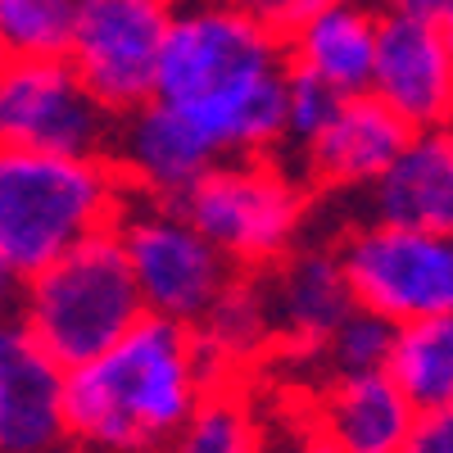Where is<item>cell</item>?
I'll return each mask as SVG.
<instances>
[{"instance_id":"cell-9","label":"cell","mask_w":453,"mask_h":453,"mask_svg":"<svg viewBox=\"0 0 453 453\" xmlns=\"http://www.w3.org/2000/svg\"><path fill=\"white\" fill-rule=\"evenodd\" d=\"M113 119L64 55L0 59V145L42 155H109Z\"/></svg>"},{"instance_id":"cell-19","label":"cell","mask_w":453,"mask_h":453,"mask_svg":"<svg viewBox=\"0 0 453 453\" xmlns=\"http://www.w3.org/2000/svg\"><path fill=\"white\" fill-rule=\"evenodd\" d=\"M159 453H263V395L254 376L218 381Z\"/></svg>"},{"instance_id":"cell-20","label":"cell","mask_w":453,"mask_h":453,"mask_svg":"<svg viewBox=\"0 0 453 453\" xmlns=\"http://www.w3.org/2000/svg\"><path fill=\"white\" fill-rule=\"evenodd\" d=\"M386 376L418 408H453V318H422L395 326Z\"/></svg>"},{"instance_id":"cell-14","label":"cell","mask_w":453,"mask_h":453,"mask_svg":"<svg viewBox=\"0 0 453 453\" xmlns=\"http://www.w3.org/2000/svg\"><path fill=\"white\" fill-rule=\"evenodd\" d=\"M403 141L408 127L376 96L358 91L335 104L331 123L290 164L309 181V191H367L403 150Z\"/></svg>"},{"instance_id":"cell-16","label":"cell","mask_w":453,"mask_h":453,"mask_svg":"<svg viewBox=\"0 0 453 453\" xmlns=\"http://www.w3.org/2000/svg\"><path fill=\"white\" fill-rule=\"evenodd\" d=\"M367 218L422 232H453V136L449 127L408 132L403 150L367 186Z\"/></svg>"},{"instance_id":"cell-2","label":"cell","mask_w":453,"mask_h":453,"mask_svg":"<svg viewBox=\"0 0 453 453\" xmlns=\"http://www.w3.org/2000/svg\"><path fill=\"white\" fill-rule=\"evenodd\" d=\"M218 381L191 326L145 313L109 349L68 367L64 431L82 453H159Z\"/></svg>"},{"instance_id":"cell-25","label":"cell","mask_w":453,"mask_h":453,"mask_svg":"<svg viewBox=\"0 0 453 453\" xmlns=\"http://www.w3.org/2000/svg\"><path fill=\"white\" fill-rule=\"evenodd\" d=\"M395 453H453V408L418 412V422Z\"/></svg>"},{"instance_id":"cell-22","label":"cell","mask_w":453,"mask_h":453,"mask_svg":"<svg viewBox=\"0 0 453 453\" xmlns=\"http://www.w3.org/2000/svg\"><path fill=\"white\" fill-rule=\"evenodd\" d=\"M78 0H0L5 55H64Z\"/></svg>"},{"instance_id":"cell-5","label":"cell","mask_w":453,"mask_h":453,"mask_svg":"<svg viewBox=\"0 0 453 453\" xmlns=\"http://www.w3.org/2000/svg\"><path fill=\"white\" fill-rule=\"evenodd\" d=\"M177 209L236 273H263L304 241L313 191L277 155L213 164Z\"/></svg>"},{"instance_id":"cell-21","label":"cell","mask_w":453,"mask_h":453,"mask_svg":"<svg viewBox=\"0 0 453 453\" xmlns=\"http://www.w3.org/2000/svg\"><path fill=\"white\" fill-rule=\"evenodd\" d=\"M390 345H395V322L354 304L345 318H340V326L322 340V349L309 358V372L318 376V381H326V376L386 372Z\"/></svg>"},{"instance_id":"cell-3","label":"cell","mask_w":453,"mask_h":453,"mask_svg":"<svg viewBox=\"0 0 453 453\" xmlns=\"http://www.w3.org/2000/svg\"><path fill=\"white\" fill-rule=\"evenodd\" d=\"M123 200L109 155L0 145V268L27 281L78 241L109 232Z\"/></svg>"},{"instance_id":"cell-17","label":"cell","mask_w":453,"mask_h":453,"mask_svg":"<svg viewBox=\"0 0 453 453\" xmlns=\"http://www.w3.org/2000/svg\"><path fill=\"white\" fill-rule=\"evenodd\" d=\"M304 390L313 422L335 453H395L418 422V408L399 395L386 372L326 376Z\"/></svg>"},{"instance_id":"cell-11","label":"cell","mask_w":453,"mask_h":453,"mask_svg":"<svg viewBox=\"0 0 453 453\" xmlns=\"http://www.w3.org/2000/svg\"><path fill=\"white\" fill-rule=\"evenodd\" d=\"M258 281H263L273 340H277L273 363L309 367V358L322 349V340L354 309V295H349L345 273H340L335 245L299 241L295 250H286L273 263V268H263Z\"/></svg>"},{"instance_id":"cell-26","label":"cell","mask_w":453,"mask_h":453,"mask_svg":"<svg viewBox=\"0 0 453 453\" xmlns=\"http://www.w3.org/2000/svg\"><path fill=\"white\" fill-rule=\"evenodd\" d=\"M241 5H245L254 19H263L273 32H286L295 19H304V14L318 10V5H331V0H241Z\"/></svg>"},{"instance_id":"cell-13","label":"cell","mask_w":453,"mask_h":453,"mask_svg":"<svg viewBox=\"0 0 453 453\" xmlns=\"http://www.w3.org/2000/svg\"><path fill=\"white\" fill-rule=\"evenodd\" d=\"M68 367L19 318H0V453H42L64 431Z\"/></svg>"},{"instance_id":"cell-6","label":"cell","mask_w":453,"mask_h":453,"mask_svg":"<svg viewBox=\"0 0 453 453\" xmlns=\"http://www.w3.org/2000/svg\"><path fill=\"white\" fill-rule=\"evenodd\" d=\"M109 232L127 258L141 309L177 326H196L218 299V290L226 286V277L236 273L196 232V222L164 200L127 196Z\"/></svg>"},{"instance_id":"cell-12","label":"cell","mask_w":453,"mask_h":453,"mask_svg":"<svg viewBox=\"0 0 453 453\" xmlns=\"http://www.w3.org/2000/svg\"><path fill=\"white\" fill-rule=\"evenodd\" d=\"M109 164L127 196L177 204L218 159L173 109H164L159 100H145L123 119H113Z\"/></svg>"},{"instance_id":"cell-28","label":"cell","mask_w":453,"mask_h":453,"mask_svg":"<svg viewBox=\"0 0 453 453\" xmlns=\"http://www.w3.org/2000/svg\"><path fill=\"white\" fill-rule=\"evenodd\" d=\"M42 453H82L73 440H59V444H50V449H42Z\"/></svg>"},{"instance_id":"cell-7","label":"cell","mask_w":453,"mask_h":453,"mask_svg":"<svg viewBox=\"0 0 453 453\" xmlns=\"http://www.w3.org/2000/svg\"><path fill=\"white\" fill-rule=\"evenodd\" d=\"M335 258L358 309L395 326L453 318V236L367 218L335 241Z\"/></svg>"},{"instance_id":"cell-1","label":"cell","mask_w":453,"mask_h":453,"mask_svg":"<svg viewBox=\"0 0 453 453\" xmlns=\"http://www.w3.org/2000/svg\"><path fill=\"white\" fill-rule=\"evenodd\" d=\"M290 64L281 32L241 0H200L168 14L150 100L173 109L213 159L281 155V104Z\"/></svg>"},{"instance_id":"cell-27","label":"cell","mask_w":453,"mask_h":453,"mask_svg":"<svg viewBox=\"0 0 453 453\" xmlns=\"http://www.w3.org/2000/svg\"><path fill=\"white\" fill-rule=\"evenodd\" d=\"M376 10L403 14V19H422V23H440V27H453V0H376Z\"/></svg>"},{"instance_id":"cell-30","label":"cell","mask_w":453,"mask_h":453,"mask_svg":"<svg viewBox=\"0 0 453 453\" xmlns=\"http://www.w3.org/2000/svg\"><path fill=\"white\" fill-rule=\"evenodd\" d=\"M0 59H5V42H0Z\"/></svg>"},{"instance_id":"cell-10","label":"cell","mask_w":453,"mask_h":453,"mask_svg":"<svg viewBox=\"0 0 453 453\" xmlns=\"http://www.w3.org/2000/svg\"><path fill=\"white\" fill-rule=\"evenodd\" d=\"M367 96L381 100L408 132L449 127V113H453V27L381 10Z\"/></svg>"},{"instance_id":"cell-18","label":"cell","mask_w":453,"mask_h":453,"mask_svg":"<svg viewBox=\"0 0 453 453\" xmlns=\"http://www.w3.org/2000/svg\"><path fill=\"white\" fill-rule=\"evenodd\" d=\"M200 349L218 367L222 381L232 376H258L273 363L277 340H273V318H268V299H263L258 273H232L209 313L191 326Z\"/></svg>"},{"instance_id":"cell-4","label":"cell","mask_w":453,"mask_h":453,"mask_svg":"<svg viewBox=\"0 0 453 453\" xmlns=\"http://www.w3.org/2000/svg\"><path fill=\"white\" fill-rule=\"evenodd\" d=\"M14 318L64 367H78L136 326L145 309L113 232H96L23 281Z\"/></svg>"},{"instance_id":"cell-15","label":"cell","mask_w":453,"mask_h":453,"mask_svg":"<svg viewBox=\"0 0 453 453\" xmlns=\"http://www.w3.org/2000/svg\"><path fill=\"white\" fill-rule=\"evenodd\" d=\"M376 23H381V10L372 0H331V5L309 10L281 32L290 73H304V78L331 87L335 96L367 91Z\"/></svg>"},{"instance_id":"cell-8","label":"cell","mask_w":453,"mask_h":453,"mask_svg":"<svg viewBox=\"0 0 453 453\" xmlns=\"http://www.w3.org/2000/svg\"><path fill=\"white\" fill-rule=\"evenodd\" d=\"M168 14L164 0H78L64 64L109 119H123L150 100Z\"/></svg>"},{"instance_id":"cell-24","label":"cell","mask_w":453,"mask_h":453,"mask_svg":"<svg viewBox=\"0 0 453 453\" xmlns=\"http://www.w3.org/2000/svg\"><path fill=\"white\" fill-rule=\"evenodd\" d=\"M340 100H345V96H335L331 87L304 78V73H290L286 104H281V150H286L290 159L331 123V113H335Z\"/></svg>"},{"instance_id":"cell-23","label":"cell","mask_w":453,"mask_h":453,"mask_svg":"<svg viewBox=\"0 0 453 453\" xmlns=\"http://www.w3.org/2000/svg\"><path fill=\"white\" fill-rule=\"evenodd\" d=\"M263 395V453H335L313 422L304 386H258Z\"/></svg>"},{"instance_id":"cell-29","label":"cell","mask_w":453,"mask_h":453,"mask_svg":"<svg viewBox=\"0 0 453 453\" xmlns=\"http://www.w3.org/2000/svg\"><path fill=\"white\" fill-rule=\"evenodd\" d=\"M168 10H177V5H200V0H164Z\"/></svg>"}]
</instances>
